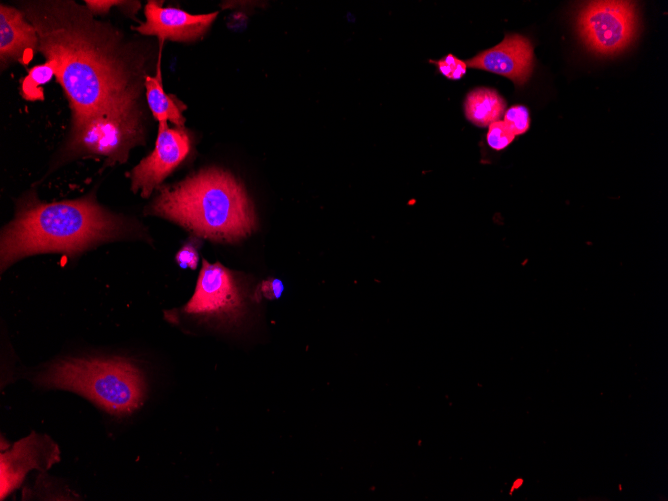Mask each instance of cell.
Masks as SVG:
<instances>
[{
    "label": "cell",
    "mask_w": 668,
    "mask_h": 501,
    "mask_svg": "<svg viewBox=\"0 0 668 501\" xmlns=\"http://www.w3.org/2000/svg\"><path fill=\"white\" fill-rule=\"evenodd\" d=\"M23 13L69 101L71 132L111 118L143 119L145 62L116 30L73 1L31 3Z\"/></svg>",
    "instance_id": "obj_1"
},
{
    "label": "cell",
    "mask_w": 668,
    "mask_h": 501,
    "mask_svg": "<svg viewBox=\"0 0 668 501\" xmlns=\"http://www.w3.org/2000/svg\"><path fill=\"white\" fill-rule=\"evenodd\" d=\"M133 233V224L97 203L93 195L45 203L28 196L1 231V272L26 256L77 255L97 244Z\"/></svg>",
    "instance_id": "obj_2"
},
{
    "label": "cell",
    "mask_w": 668,
    "mask_h": 501,
    "mask_svg": "<svg viewBox=\"0 0 668 501\" xmlns=\"http://www.w3.org/2000/svg\"><path fill=\"white\" fill-rule=\"evenodd\" d=\"M148 212L217 242L238 241L256 227L254 207L244 187L231 173L216 167L161 188Z\"/></svg>",
    "instance_id": "obj_3"
},
{
    "label": "cell",
    "mask_w": 668,
    "mask_h": 501,
    "mask_svg": "<svg viewBox=\"0 0 668 501\" xmlns=\"http://www.w3.org/2000/svg\"><path fill=\"white\" fill-rule=\"evenodd\" d=\"M34 381L47 389L75 392L119 417L137 410L147 389L138 366L120 357L61 359L50 364Z\"/></svg>",
    "instance_id": "obj_4"
},
{
    "label": "cell",
    "mask_w": 668,
    "mask_h": 501,
    "mask_svg": "<svg viewBox=\"0 0 668 501\" xmlns=\"http://www.w3.org/2000/svg\"><path fill=\"white\" fill-rule=\"evenodd\" d=\"M246 310L247 293L238 277L222 264L203 259L195 291L182 314L211 327L231 328L242 321Z\"/></svg>",
    "instance_id": "obj_5"
},
{
    "label": "cell",
    "mask_w": 668,
    "mask_h": 501,
    "mask_svg": "<svg viewBox=\"0 0 668 501\" xmlns=\"http://www.w3.org/2000/svg\"><path fill=\"white\" fill-rule=\"evenodd\" d=\"M578 29L589 49L604 55L615 54L635 36V5L629 1L590 2L578 16Z\"/></svg>",
    "instance_id": "obj_6"
},
{
    "label": "cell",
    "mask_w": 668,
    "mask_h": 501,
    "mask_svg": "<svg viewBox=\"0 0 668 501\" xmlns=\"http://www.w3.org/2000/svg\"><path fill=\"white\" fill-rule=\"evenodd\" d=\"M153 151L131 171V189L142 197L150 196L163 180L189 155L191 138L184 127L170 128L168 122H158Z\"/></svg>",
    "instance_id": "obj_7"
},
{
    "label": "cell",
    "mask_w": 668,
    "mask_h": 501,
    "mask_svg": "<svg viewBox=\"0 0 668 501\" xmlns=\"http://www.w3.org/2000/svg\"><path fill=\"white\" fill-rule=\"evenodd\" d=\"M60 461L58 445L45 434L31 432L0 454V499L22 484L29 471L48 470Z\"/></svg>",
    "instance_id": "obj_8"
},
{
    "label": "cell",
    "mask_w": 668,
    "mask_h": 501,
    "mask_svg": "<svg viewBox=\"0 0 668 501\" xmlns=\"http://www.w3.org/2000/svg\"><path fill=\"white\" fill-rule=\"evenodd\" d=\"M145 22L133 27L142 35L156 36L162 40L194 42L208 31L218 12L191 14L175 7H163L162 2L148 1Z\"/></svg>",
    "instance_id": "obj_9"
},
{
    "label": "cell",
    "mask_w": 668,
    "mask_h": 501,
    "mask_svg": "<svg viewBox=\"0 0 668 501\" xmlns=\"http://www.w3.org/2000/svg\"><path fill=\"white\" fill-rule=\"evenodd\" d=\"M466 65L505 76L515 84L523 85L533 69V47L521 35H507L498 45L467 60Z\"/></svg>",
    "instance_id": "obj_10"
},
{
    "label": "cell",
    "mask_w": 668,
    "mask_h": 501,
    "mask_svg": "<svg viewBox=\"0 0 668 501\" xmlns=\"http://www.w3.org/2000/svg\"><path fill=\"white\" fill-rule=\"evenodd\" d=\"M39 38L35 27L18 9L0 6V62L4 68L12 62L27 64L38 50Z\"/></svg>",
    "instance_id": "obj_11"
},
{
    "label": "cell",
    "mask_w": 668,
    "mask_h": 501,
    "mask_svg": "<svg viewBox=\"0 0 668 501\" xmlns=\"http://www.w3.org/2000/svg\"><path fill=\"white\" fill-rule=\"evenodd\" d=\"M145 93L148 106L153 117L158 122H171L176 127H184L185 117L183 111L186 106L176 99L175 96L167 94L162 87L160 66L155 76L147 75L145 78Z\"/></svg>",
    "instance_id": "obj_12"
},
{
    "label": "cell",
    "mask_w": 668,
    "mask_h": 501,
    "mask_svg": "<svg viewBox=\"0 0 668 501\" xmlns=\"http://www.w3.org/2000/svg\"><path fill=\"white\" fill-rule=\"evenodd\" d=\"M505 107V101L498 92L485 87L469 92L464 103L467 119L480 127L498 121L504 113Z\"/></svg>",
    "instance_id": "obj_13"
},
{
    "label": "cell",
    "mask_w": 668,
    "mask_h": 501,
    "mask_svg": "<svg viewBox=\"0 0 668 501\" xmlns=\"http://www.w3.org/2000/svg\"><path fill=\"white\" fill-rule=\"evenodd\" d=\"M54 75V64L50 61L32 67L27 76L22 80V97L29 101L43 100L44 93L42 85L48 83Z\"/></svg>",
    "instance_id": "obj_14"
},
{
    "label": "cell",
    "mask_w": 668,
    "mask_h": 501,
    "mask_svg": "<svg viewBox=\"0 0 668 501\" xmlns=\"http://www.w3.org/2000/svg\"><path fill=\"white\" fill-rule=\"evenodd\" d=\"M514 138L515 135L503 121H495L489 125L486 139L492 149H505Z\"/></svg>",
    "instance_id": "obj_15"
},
{
    "label": "cell",
    "mask_w": 668,
    "mask_h": 501,
    "mask_svg": "<svg viewBox=\"0 0 668 501\" xmlns=\"http://www.w3.org/2000/svg\"><path fill=\"white\" fill-rule=\"evenodd\" d=\"M198 236H191L179 249L175 260L181 268L196 269L199 261L201 241Z\"/></svg>",
    "instance_id": "obj_16"
},
{
    "label": "cell",
    "mask_w": 668,
    "mask_h": 501,
    "mask_svg": "<svg viewBox=\"0 0 668 501\" xmlns=\"http://www.w3.org/2000/svg\"><path fill=\"white\" fill-rule=\"evenodd\" d=\"M503 122L515 136L525 133L530 125L528 109L521 105L509 108L504 114Z\"/></svg>",
    "instance_id": "obj_17"
},
{
    "label": "cell",
    "mask_w": 668,
    "mask_h": 501,
    "mask_svg": "<svg viewBox=\"0 0 668 501\" xmlns=\"http://www.w3.org/2000/svg\"><path fill=\"white\" fill-rule=\"evenodd\" d=\"M432 62L437 65L439 72L449 79L459 80L466 73V63L452 54H448L444 58Z\"/></svg>",
    "instance_id": "obj_18"
},
{
    "label": "cell",
    "mask_w": 668,
    "mask_h": 501,
    "mask_svg": "<svg viewBox=\"0 0 668 501\" xmlns=\"http://www.w3.org/2000/svg\"><path fill=\"white\" fill-rule=\"evenodd\" d=\"M284 290L283 282L277 278L263 280L253 292L252 300L259 302L261 299L274 300L281 297Z\"/></svg>",
    "instance_id": "obj_19"
},
{
    "label": "cell",
    "mask_w": 668,
    "mask_h": 501,
    "mask_svg": "<svg viewBox=\"0 0 668 501\" xmlns=\"http://www.w3.org/2000/svg\"><path fill=\"white\" fill-rule=\"evenodd\" d=\"M87 9L91 13L95 14H102L106 13L109 11V9L113 6H118V7H126L128 11H131L135 13L138 8L140 7V4L138 1H118V0H87L85 1Z\"/></svg>",
    "instance_id": "obj_20"
}]
</instances>
